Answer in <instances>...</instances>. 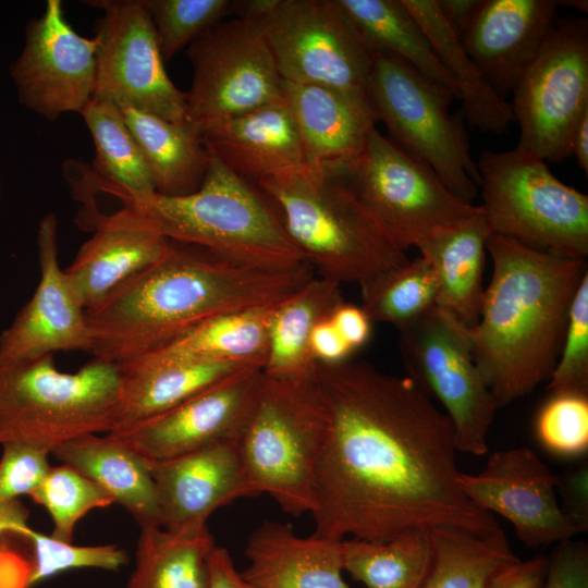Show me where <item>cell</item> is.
Listing matches in <instances>:
<instances>
[{"label":"cell","mask_w":588,"mask_h":588,"mask_svg":"<svg viewBox=\"0 0 588 588\" xmlns=\"http://www.w3.org/2000/svg\"><path fill=\"white\" fill-rule=\"evenodd\" d=\"M186 53L193 68L186 119L199 127L282 99V78L256 21H221L192 41Z\"/></svg>","instance_id":"14"},{"label":"cell","mask_w":588,"mask_h":588,"mask_svg":"<svg viewBox=\"0 0 588 588\" xmlns=\"http://www.w3.org/2000/svg\"><path fill=\"white\" fill-rule=\"evenodd\" d=\"M512 93L516 148L551 162L572 156L575 130L588 110L587 21H556Z\"/></svg>","instance_id":"13"},{"label":"cell","mask_w":588,"mask_h":588,"mask_svg":"<svg viewBox=\"0 0 588 588\" xmlns=\"http://www.w3.org/2000/svg\"><path fill=\"white\" fill-rule=\"evenodd\" d=\"M340 284L313 278L279 304L271 316L262 372L273 378H302L315 373L309 342L314 328L343 302Z\"/></svg>","instance_id":"30"},{"label":"cell","mask_w":588,"mask_h":588,"mask_svg":"<svg viewBox=\"0 0 588 588\" xmlns=\"http://www.w3.org/2000/svg\"><path fill=\"white\" fill-rule=\"evenodd\" d=\"M22 537L30 541L34 551V563L25 588L73 568L119 571L128 561L127 553L114 544L76 546L30 527L25 529Z\"/></svg>","instance_id":"42"},{"label":"cell","mask_w":588,"mask_h":588,"mask_svg":"<svg viewBox=\"0 0 588 588\" xmlns=\"http://www.w3.org/2000/svg\"><path fill=\"white\" fill-rule=\"evenodd\" d=\"M372 53L404 60L460 98L455 81L439 61L422 27L402 0H339Z\"/></svg>","instance_id":"32"},{"label":"cell","mask_w":588,"mask_h":588,"mask_svg":"<svg viewBox=\"0 0 588 588\" xmlns=\"http://www.w3.org/2000/svg\"><path fill=\"white\" fill-rule=\"evenodd\" d=\"M230 0H145L163 61L234 11Z\"/></svg>","instance_id":"40"},{"label":"cell","mask_w":588,"mask_h":588,"mask_svg":"<svg viewBox=\"0 0 588 588\" xmlns=\"http://www.w3.org/2000/svg\"><path fill=\"white\" fill-rule=\"evenodd\" d=\"M309 347L319 364H338L350 359L354 352L341 336L330 316L321 320L313 330Z\"/></svg>","instance_id":"49"},{"label":"cell","mask_w":588,"mask_h":588,"mask_svg":"<svg viewBox=\"0 0 588 588\" xmlns=\"http://www.w3.org/2000/svg\"><path fill=\"white\" fill-rule=\"evenodd\" d=\"M399 332L407 377L441 404L457 451L485 455L499 407L474 359L467 327L436 306Z\"/></svg>","instance_id":"12"},{"label":"cell","mask_w":588,"mask_h":588,"mask_svg":"<svg viewBox=\"0 0 588 588\" xmlns=\"http://www.w3.org/2000/svg\"><path fill=\"white\" fill-rule=\"evenodd\" d=\"M209 588H256L236 569L224 547L215 546L209 556Z\"/></svg>","instance_id":"50"},{"label":"cell","mask_w":588,"mask_h":588,"mask_svg":"<svg viewBox=\"0 0 588 588\" xmlns=\"http://www.w3.org/2000/svg\"><path fill=\"white\" fill-rule=\"evenodd\" d=\"M242 576L256 588H350L343 578L342 540L266 520L250 534Z\"/></svg>","instance_id":"25"},{"label":"cell","mask_w":588,"mask_h":588,"mask_svg":"<svg viewBox=\"0 0 588 588\" xmlns=\"http://www.w3.org/2000/svg\"><path fill=\"white\" fill-rule=\"evenodd\" d=\"M315 376L326 413L315 534L387 541L437 527L502 529L462 491L452 424L411 378L350 359L317 363Z\"/></svg>","instance_id":"1"},{"label":"cell","mask_w":588,"mask_h":588,"mask_svg":"<svg viewBox=\"0 0 588 588\" xmlns=\"http://www.w3.org/2000/svg\"><path fill=\"white\" fill-rule=\"evenodd\" d=\"M120 371L94 357L74 372L53 355L0 367V445L24 442L51 450L86 433L115 428Z\"/></svg>","instance_id":"7"},{"label":"cell","mask_w":588,"mask_h":588,"mask_svg":"<svg viewBox=\"0 0 588 588\" xmlns=\"http://www.w3.org/2000/svg\"><path fill=\"white\" fill-rule=\"evenodd\" d=\"M49 450L24 442L2 444L0 458V504L29 495L48 469Z\"/></svg>","instance_id":"44"},{"label":"cell","mask_w":588,"mask_h":588,"mask_svg":"<svg viewBox=\"0 0 588 588\" xmlns=\"http://www.w3.org/2000/svg\"><path fill=\"white\" fill-rule=\"evenodd\" d=\"M102 10L97 23V76L94 99L163 120L187 121L186 93L164 69L145 0L85 1Z\"/></svg>","instance_id":"15"},{"label":"cell","mask_w":588,"mask_h":588,"mask_svg":"<svg viewBox=\"0 0 588 588\" xmlns=\"http://www.w3.org/2000/svg\"><path fill=\"white\" fill-rule=\"evenodd\" d=\"M313 278L309 264L257 267L170 241L158 261L86 311L91 353L124 364L163 347L209 318L277 306Z\"/></svg>","instance_id":"2"},{"label":"cell","mask_w":588,"mask_h":588,"mask_svg":"<svg viewBox=\"0 0 588 588\" xmlns=\"http://www.w3.org/2000/svg\"><path fill=\"white\" fill-rule=\"evenodd\" d=\"M200 131L208 151L250 183L305 162L294 120L283 99L205 123Z\"/></svg>","instance_id":"24"},{"label":"cell","mask_w":588,"mask_h":588,"mask_svg":"<svg viewBox=\"0 0 588 588\" xmlns=\"http://www.w3.org/2000/svg\"><path fill=\"white\" fill-rule=\"evenodd\" d=\"M160 526L181 532L207 526L218 509L257 497L244 470L238 440L216 442L151 464Z\"/></svg>","instance_id":"20"},{"label":"cell","mask_w":588,"mask_h":588,"mask_svg":"<svg viewBox=\"0 0 588 588\" xmlns=\"http://www.w3.org/2000/svg\"><path fill=\"white\" fill-rule=\"evenodd\" d=\"M255 21L282 79L368 99L373 53L339 0H265Z\"/></svg>","instance_id":"11"},{"label":"cell","mask_w":588,"mask_h":588,"mask_svg":"<svg viewBox=\"0 0 588 588\" xmlns=\"http://www.w3.org/2000/svg\"><path fill=\"white\" fill-rule=\"evenodd\" d=\"M366 93L390 140L428 164L456 197L471 204L480 175L462 119L449 110L453 94L389 53H373Z\"/></svg>","instance_id":"9"},{"label":"cell","mask_w":588,"mask_h":588,"mask_svg":"<svg viewBox=\"0 0 588 588\" xmlns=\"http://www.w3.org/2000/svg\"><path fill=\"white\" fill-rule=\"evenodd\" d=\"M560 5H566L571 7L573 9H576L577 11L587 13L588 4L586 0H566V1H560Z\"/></svg>","instance_id":"54"},{"label":"cell","mask_w":588,"mask_h":588,"mask_svg":"<svg viewBox=\"0 0 588 588\" xmlns=\"http://www.w3.org/2000/svg\"><path fill=\"white\" fill-rule=\"evenodd\" d=\"M257 186L319 277L360 286L409 260L333 169L304 162Z\"/></svg>","instance_id":"5"},{"label":"cell","mask_w":588,"mask_h":588,"mask_svg":"<svg viewBox=\"0 0 588 588\" xmlns=\"http://www.w3.org/2000/svg\"><path fill=\"white\" fill-rule=\"evenodd\" d=\"M541 446L563 458L588 452V393L555 392L540 407L535 420Z\"/></svg>","instance_id":"41"},{"label":"cell","mask_w":588,"mask_h":588,"mask_svg":"<svg viewBox=\"0 0 588 588\" xmlns=\"http://www.w3.org/2000/svg\"><path fill=\"white\" fill-rule=\"evenodd\" d=\"M324 433L326 413L315 373L302 378L264 373L238 438L242 464L256 493L269 494L290 515L311 513Z\"/></svg>","instance_id":"6"},{"label":"cell","mask_w":588,"mask_h":588,"mask_svg":"<svg viewBox=\"0 0 588 588\" xmlns=\"http://www.w3.org/2000/svg\"><path fill=\"white\" fill-rule=\"evenodd\" d=\"M477 169L492 234L555 256H588V196L561 182L547 162L514 148L485 150Z\"/></svg>","instance_id":"8"},{"label":"cell","mask_w":588,"mask_h":588,"mask_svg":"<svg viewBox=\"0 0 588 588\" xmlns=\"http://www.w3.org/2000/svg\"><path fill=\"white\" fill-rule=\"evenodd\" d=\"M330 320L353 351L368 342L371 334V320L360 306L343 301L333 309Z\"/></svg>","instance_id":"48"},{"label":"cell","mask_w":588,"mask_h":588,"mask_svg":"<svg viewBox=\"0 0 588 588\" xmlns=\"http://www.w3.org/2000/svg\"><path fill=\"white\" fill-rule=\"evenodd\" d=\"M51 454L99 485L140 528L160 526L151 463L114 434L77 436Z\"/></svg>","instance_id":"27"},{"label":"cell","mask_w":588,"mask_h":588,"mask_svg":"<svg viewBox=\"0 0 588 588\" xmlns=\"http://www.w3.org/2000/svg\"><path fill=\"white\" fill-rule=\"evenodd\" d=\"M262 376L260 366L244 368L159 415L109 433L151 464L216 442L238 440Z\"/></svg>","instance_id":"18"},{"label":"cell","mask_w":588,"mask_h":588,"mask_svg":"<svg viewBox=\"0 0 588 588\" xmlns=\"http://www.w3.org/2000/svg\"><path fill=\"white\" fill-rule=\"evenodd\" d=\"M112 196L138 223L169 241L257 267L287 269L309 264L265 194L211 152L204 181L191 194H130L115 188Z\"/></svg>","instance_id":"4"},{"label":"cell","mask_w":588,"mask_h":588,"mask_svg":"<svg viewBox=\"0 0 588 588\" xmlns=\"http://www.w3.org/2000/svg\"><path fill=\"white\" fill-rule=\"evenodd\" d=\"M432 562L430 530L387 541L342 540L343 571L366 588H422Z\"/></svg>","instance_id":"35"},{"label":"cell","mask_w":588,"mask_h":588,"mask_svg":"<svg viewBox=\"0 0 588 588\" xmlns=\"http://www.w3.org/2000/svg\"><path fill=\"white\" fill-rule=\"evenodd\" d=\"M548 390L588 393V271L569 307L567 324Z\"/></svg>","instance_id":"43"},{"label":"cell","mask_w":588,"mask_h":588,"mask_svg":"<svg viewBox=\"0 0 588 588\" xmlns=\"http://www.w3.org/2000/svg\"><path fill=\"white\" fill-rule=\"evenodd\" d=\"M96 37L79 35L60 0H48L41 16L28 21L25 42L10 65L20 103L48 121L79 113L94 98Z\"/></svg>","instance_id":"16"},{"label":"cell","mask_w":588,"mask_h":588,"mask_svg":"<svg viewBox=\"0 0 588 588\" xmlns=\"http://www.w3.org/2000/svg\"><path fill=\"white\" fill-rule=\"evenodd\" d=\"M556 492L562 499L563 512L580 532L588 530V466L587 462L558 475Z\"/></svg>","instance_id":"46"},{"label":"cell","mask_w":588,"mask_h":588,"mask_svg":"<svg viewBox=\"0 0 588 588\" xmlns=\"http://www.w3.org/2000/svg\"><path fill=\"white\" fill-rule=\"evenodd\" d=\"M78 114L95 145L93 171L126 193L155 192L145 158L121 109L93 98Z\"/></svg>","instance_id":"37"},{"label":"cell","mask_w":588,"mask_h":588,"mask_svg":"<svg viewBox=\"0 0 588 588\" xmlns=\"http://www.w3.org/2000/svg\"><path fill=\"white\" fill-rule=\"evenodd\" d=\"M0 195H1V189H0Z\"/></svg>","instance_id":"55"},{"label":"cell","mask_w":588,"mask_h":588,"mask_svg":"<svg viewBox=\"0 0 588 588\" xmlns=\"http://www.w3.org/2000/svg\"><path fill=\"white\" fill-rule=\"evenodd\" d=\"M362 308L371 322L397 330L438 306V282L429 262L418 256L359 286Z\"/></svg>","instance_id":"38"},{"label":"cell","mask_w":588,"mask_h":588,"mask_svg":"<svg viewBox=\"0 0 588 588\" xmlns=\"http://www.w3.org/2000/svg\"><path fill=\"white\" fill-rule=\"evenodd\" d=\"M558 0H483L461 42L493 89L505 97L556 23Z\"/></svg>","instance_id":"21"},{"label":"cell","mask_w":588,"mask_h":588,"mask_svg":"<svg viewBox=\"0 0 588 588\" xmlns=\"http://www.w3.org/2000/svg\"><path fill=\"white\" fill-rule=\"evenodd\" d=\"M548 556L537 555L522 561L518 558L499 567L485 588H544Z\"/></svg>","instance_id":"47"},{"label":"cell","mask_w":588,"mask_h":588,"mask_svg":"<svg viewBox=\"0 0 588 588\" xmlns=\"http://www.w3.org/2000/svg\"><path fill=\"white\" fill-rule=\"evenodd\" d=\"M93 231L64 269L86 311L158 261L170 246L169 240L138 223L122 208L102 215Z\"/></svg>","instance_id":"22"},{"label":"cell","mask_w":588,"mask_h":588,"mask_svg":"<svg viewBox=\"0 0 588 588\" xmlns=\"http://www.w3.org/2000/svg\"><path fill=\"white\" fill-rule=\"evenodd\" d=\"M117 366L120 391L113 431L159 415L216 382L258 365L198 360L150 352Z\"/></svg>","instance_id":"26"},{"label":"cell","mask_w":588,"mask_h":588,"mask_svg":"<svg viewBox=\"0 0 588 588\" xmlns=\"http://www.w3.org/2000/svg\"><path fill=\"white\" fill-rule=\"evenodd\" d=\"M492 277L478 322L467 327L474 359L498 407L532 392L556 364L586 260L555 256L491 234Z\"/></svg>","instance_id":"3"},{"label":"cell","mask_w":588,"mask_h":588,"mask_svg":"<svg viewBox=\"0 0 588 588\" xmlns=\"http://www.w3.org/2000/svg\"><path fill=\"white\" fill-rule=\"evenodd\" d=\"M333 170L404 252L480 210V205L456 197L428 164L402 150L376 126L359 154Z\"/></svg>","instance_id":"10"},{"label":"cell","mask_w":588,"mask_h":588,"mask_svg":"<svg viewBox=\"0 0 588 588\" xmlns=\"http://www.w3.org/2000/svg\"><path fill=\"white\" fill-rule=\"evenodd\" d=\"M492 234L480 206L475 215L430 234L416 247L438 282L437 305L468 328L480 316L487 241Z\"/></svg>","instance_id":"28"},{"label":"cell","mask_w":588,"mask_h":588,"mask_svg":"<svg viewBox=\"0 0 588 588\" xmlns=\"http://www.w3.org/2000/svg\"><path fill=\"white\" fill-rule=\"evenodd\" d=\"M432 562L422 588H485L502 565L516 560L502 529L479 536L457 527L430 530Z\"/></svg>","instance_id":"36"},{"label":"cell","mask_w":588,"mask_h":588,"mask_svg":"<svg viewBox=\"0 0 588 588\" xmlns=\"http://www.w3.org/2000/svg\"><path fill=\"white\" fill-rule=\"evenodd\" d=\"M215 546L208 526L181 532L161 526L140 528L126 588H209Z\"/></svg>","instance_id":"33"},{"label":"cell","mask_w":588,"mask_h":588,"mask_svg":"<svg viewBox=\"0 0 588 588\" xmlns=\"http://www.w3.org/2000/svg\"><path fill=\"white\" fill-rule=\"evenodd\" d=\"M281 90L306 163L329 169L342 166L359 154L376 126L368 99L327 86L284 79Z\"/></svg>","instance_id":"23"},{"label":"cell","mask_w":588,"mask_h":588,"mask_svg":"<svg viewBox=\"0 0 588 588\" xmlns=\"http://www.w3.org/2000/svg\"><path fill=\"white\" fill-rule=\"evenodd\" d=\"M448 25L461 39L476 17L483 0H437Z\"/></svg>","instance_id":"51"},{"label":"cell","mask_w":588,"mask_h":588,"mask_svg":"<svg viewBox=\"0 0 588 588\" xmlns=\"http://www.w3.org/2000/svg\"><path fill=\"white\" fill-rule=\"evenodd\" d=\"M28 510L21 501L12 500L0 504V534L12 532L22 536L28 528Z\"/></svg>","instance_id":"52"},{"label":"cell","mask_w":588,"mask_h":588,"mask_svg":"<svg viewBox=\"0 0 588 588\" xmlns=\"http://www.w3.org/2000/svg\"><path fill=\"white\" fill-rule=\"evenodd\" d=\"M121 111L145 158L155 192L184 196L197 191L209 163L200 127L134 109Z\"/></svg>","instance_id":"29"},{"label":"cell","mask_w":588,"mask_h":588,"mask_svg":"<svg viewBox=\"0 0 588 588\" xmlns=\"http://www.w3.org/2000/svg\"><path fill=\"white\" fill-rule=\"evenodd\" d=\"M428 37L439 61L455 81L470 126L502 134L514 122L510 102L499 95L448 25L437 0H402Z\"/></svg>","instance_id":"31"},{"label":"cell","mask_w":588,"mask_h":588,"mask_svg":"<svg viewBox=\"0 0 588 588\" xmlns=\"http://www.w3.org/2000/svg\"><path fill=\"white\" fill-rule=\"evenodd\" d=\"M558 475L530 449L493 452L478 474L461 473L458 483L478 507L497 513L518 539L537 549L580 534L558 502Z\"/></svg>","instance_id":"17"},{"label":"cell","mask_w":588,"mask_h":588,"mask_svg":"<svg viewBox=\"0 0 588 588\" xmlns=\"http://www.w3.org/2000/svg\"><path fill=\"white\" fill-rule=\"evenodd\" d=\"M29 497L50 514V536L65 542H72L77 522L90 510L114 503L99 485L63 463L51 466Z\"/></svg>","instance_id":"39"},{"label":"cell","mask_w":588,"mask_h":588,"mask_svg":"<svg viewBox=\"0 0 588 588\" xmlns=\"http://www.w3.org/2000/svg\"><path fill=\"white\" fill-rule=\"evenodd\" d=\"M544 588H588V544L569 539L560 542L548 556Z\"/></svg>","instance_id":"45"},{"label":"cell","mask_w":588,"mask_h":588,"mask_svg":"<svg viewBox=\"0 0 588 588\" xmlns=\"http://www.w3.org/2000/svg\"><path fill=\"white\" fill-rule=\"evenodd\" d=\"M40 280L32 298L0 333V367L35 360L61 351L91 352L86 310L59 262L58 221L46 213L38 225Z\"/></svg>","instance_id":"19"},{"label":"cell","mask_w":588,"mask_h":588,"mask_svg":"<svg viewBox=\"0 0 588 588\" xmlns=\"http://www.w3.org/2000/svg\"><path fill=\"white\" fill-rule=\"evenodd\" d=\"M572 155L579 168L588 173V110L580 118L572 142Z\"/></svg>","instance_id":"53"},{"label":"cell","mask_w":588,"mask_h":588,"mask_svg":"<svg viewBox=\"0 0 588 588\" xmlns=\"http://www.w3.org/2000/svg\"><path fill=\"white\" fill-rule=\"evenodd\" d=\"M277 306L209 318L154 352L198 360L246 363L264 368L270 319Z\"/></svg>","instance_id":"34"}]
</instances>
